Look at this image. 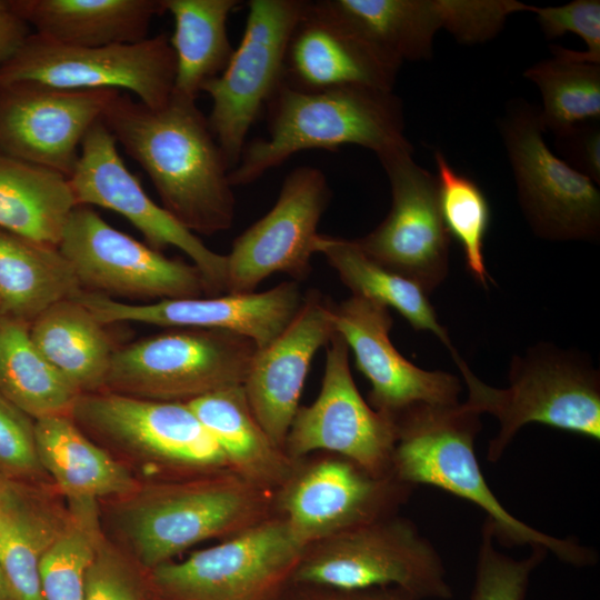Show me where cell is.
I'll list each match as a JSON object with an SVG mask.
<instances>
[{
	"label": "cell",
	"mask_w": 600,
	"mask_h": 600,
	"mask_svg": "<svg viewBox=\"0 0 600 600\" xmlns=\"http://www.w3.org/2000/svg\"><path fill=\"white\" fill-rule=\"evenodd\" d=\"M101 122L149 176L162 207L193 233L231 228L234 196L230 168L196 99L172 92L150 108L119 92Z\"/></svg>",
	"instance_id": "1"
},
{
	"label": "cell",
	"mask_w": 600,
	"mask_h": 600,
	"mask_svg": "<svg viewBox=\"0 0 600 600\" xmlns=\"http://www.w3.org/2000/svg\"><path fill=\"white\" fill-rule=\"evenodd\" d=\"M396 443L392 476L412 488L429 484L482 509L503 546L540 547L560 561L588 567L597 562L594 550L572 538L541 532L511 514L486 482L474 453L480 416L460 402L417 403L394 418Z\"/></svg>",
	"instance_id": "2"
},
{
	"label": "cell",
	"mask_w": 600,
	"mask_h": 600,
	"mask_svg": "<svg viewBox=\"0 0 600 600\" xmlns=\"http://www.w3.org/2000/svg\"><path fill=\"white\" fill-rule=\"evenodd\" d=\"M267 107L268 136L244 147L229 172L232 187L253 182L303 150L356 144L379 157L413 149L404 136L402 102L392 91L358 86L304 91L281 83Z\"/></svg>",
	"instance_id": "3"
},
{
	"label": "cell",
	"mask_w": 600,
	"mask_h": 600,
	"mask_svg": "<svg viewBox=\"0 0 600 600\" xmlns=\"http://www.w3.org/2000/svg\"><path fill=\"white\" fill-rule=\"evenodd\" d=\"M452 357L468 388L466 408L499 421L488 446L489 461H499L518 431L531 422L600 439L599 373L577 354L539 346L514 357L507 388L483 383L457 352Z\"/></svg>",
	"instance_id": "4"
},
{
	"label": "cell",
	"mask_w": 600,
	"mask_h": 600,
	"mask_svg": "<svg viewBox=\"0 0 600 600\" xmlns=\"http://www.w3.org/2000/svg\"><path fill=\"white\" fill-rule=\"evenodd\" d=\"M292 574L339 591L396 586L413 600L453 596L437 549L397 513L309 546Z\"/></svg>",
	"instance_id": "5"
},
{
	"label": "cell",
	"mask_w": 600,
	"mask_h": 600,
	"mask_svg": "<svg viewBox=\"0 0 600 600\" xmlns=\"http://www.w3.org/2000/svg\"><path fill=\"white\" fill-rule=\"evenodd\" d=\"M257 350L252 340L232 332L174 328L116 349L104 388L188 402L242 384Z\"/></svg>",
	"instance_id": "6"
},
{
	"label": "cell",
	"mask_w": 600,
	"mask_h": 600,
	"mask_svg": "<svg viewBox=\"0 0 600 600\" xmlns=\"http://www.w3.org/2000/svg\"><path fill=\"white\" fill-rule=\"evenodd\" d=\"M272 497L232 472L173 486L131 510L129 537L140 561L154 568L203 540L232 537L271 517Z\"/></svg>",
	"instance_id": "7"
},
{
	"label": "cell",
	"mask_w": 600,
	"mask_h": 600,
	"mask_svg": "<svg viewBox=\"0 0 600 600\" xmlns=\"http://www.w3.org/2000/svg\"><path fill=\"white\" fill-rule=\"evenodd\" d=\"M176 58L167 34L140 42L76 47L32 32L0 70V86L33 82L69 90L113 89L159 108L170 99Z\"/></svg>",
	"instance_id": "8"
},
{
	"label": "cell",
	"mask_w": 600,
	"mask_h": 600,
	"mask_svg": "<svg viewBox=\"0 0 600 600\" xmlns=\"http://www.w3.org/2000/svg\"><path fill=\"white\" fill-rule=\"evenodd\" d=\"M306 0H251L242 39L224 68L207 82L208 122L230 170L240 161L248 132L282 83L290 37Z\"/></svg>",
	"instance_id": "9"
},
{
	"label": "cell",
	"mask_w": 600,
	"mask_h": 600,
	"mask_svg": "<svg viewBox=\"0 0 600 600\" xmlns=\"http://www.w3.org/2000/svg\"><path fill=\"white\" fill-rule=\"evenodd\" d=\"M519 203L533 232L549 240H596L600 192L544 141L539 110L512 101L499 121Z\"/></svg>",
	"instance_id": "10"
},
{
	"label": "cell",
	"mask_w": 600,
	"mask_h": 600,
	"mask_svg": "<svg viewBox=\"0 0 600 600\" xmlns=\"http://www.w3.org/2000/svg\"><path fill=\"white\" fill-rule=\"evenodd\" d=\"M58 248L87 292L149 302L206 297L196 266L117 230L91 207L72 210Z\"/></svg>",
	"instance_id": "11"
},
{
	"label": "cell",
	"mask_w": 600,
	"mask_h": 600,
	"mask_svg": "<svg viewBox=\"0 0 600 600\" xmlns=\"http://www.w3.org/2000/svg\"><path fill=\"white\" fill-rule=\"evenodd\" d=\"M320 392L300 406L288 431L284 452L293 460L314 451L343 457L374 477H393L396 423L360 394L349 364V347L334 332L327 343Z\"/></svg>",
	"instance_id": "12"
},
{
	"label": "cell",
	"mask_w": 600,
	"mask_h": 600,
	"mask_svg": "<svg viewBox=\"0 0 600 600\" xmlns=\"http://www.w3.org/2000/svg\"><path fill=\"white\" fill-rule=\"evenodd\" d=\"M304 547L279 517L153 568L157 586L178 600H259L293 573Z\"/></svg>",
	"instance_id": "13"
},
{
	"label": "cell",
	"mask_w": 600,
	"mask_h": 600,
	"mask_svg": "<svg viewBox=\"0 0 600 600\" xmlns=\"http://www.w3.org/2000/svg\"><path fill=\"white\" fill-rule=\"evenodd\" d=\"M77 206L100 207L126 218L161 251L174 247L200 271L206 297L226 291L227 257L209 249L144 191L140 180L124 164L114 137L99 121L82 140L79 159L68 178Z\"/></svg>",
	"instance_id": "14"
},
{
	"label": "cell",
	"mask_w": 600,
	"mask_h": 600,
	"mask_svg": "<svg viewBox=\"0 0 600 600\" xmlns=\"http://www.w3.org/2000/svg\"><path fill=\"white\" fill-rule=\"evenodd\" d=\"M412 151L378 157L389 179L391 208L376 229L353 241L369 258L429 293L447 277L451 237L440 213L436 176L413 160Z\"/></svg>",
	"instance_id": "15"
},
{
	"label": "cell",
	"mask_w": 600,
	"mask_h": 600,
	"mask_svg": "<svg viewBox=\"0 0 600 600\" xmlns=\"http://www.w3.org/2000/svg\"><path fill=\"white\" fill-rule=\"evenodd\" d=\"M331 199L324 173L313 167H298L284 178L274 206L246 229L227 257L228 293L254 292L274 273L293 281L311 273L318 226Z\"/></svg>",
	"instance_id": "16"
},
{
	"label": "cell",
	"mask_w": 600,
	"mask_h": 600,
	"mask_svg": "<svg viewBox=\"0 0 600 600\" xmlns=\"http://www.w3.org/2000/svg\"><path fill=\"white\" fill-rule=\"evenodd\" d=\"M412 490L394 477H374L352 461L331 456L294 466L278 489L281 518L304 547L357 526L397 513Z\"/></svg>",
	"instance_id": "17"
},
{
	"label": "cell",
	"mask_w": 600,
	"mask_h": 600,
	"mask_svg": "<svg viewBox=\"0 0 600 600\" xmlns=\"http://www.w3.org/2000/svg\"><path fill=\"white\" fill-rule=\"evenodd\" d=\"M70 417L100 437L164 464L232 472L222 451L186 402L97 391L80 394Z\"/></svg>",
	"instance_id": "18"
},
{
	"label": "cell",
	"mask_w": 600,
	"mask_h": 600,
	"mask_svg": "<svg viewBox=\"0 0 600 600\" xmlns=\"http://www.w3.org/2000/svg\"><path fill=\"white\" fill-rule=\"evenodd\" d=\"M119 92L0 86V151L69 178L82 140Z\"/></svg>",
	"instance_id": "19"
},
{
	"label": "cell",
	"mask_w": 600,
	"mask_h": 600,
	"mask_svg": "<svg viewBox=\"0 0 600 600\" xmlns=\"http://www.w3.org/2000/svg\"><path fill=\"white\" fill-rule=\"evenodd\" d=\"M303 297L299 283L288 281L263 292L147 303L120 301L87 291L76 299L104 326L138 322L169 328L221 330L243 336L261 349L292 321Z\"/></svg>",
	"instance_id": "20"
},
{
	"label": "cell",
	"mask_w": 600,
	"mask_h": 600,
	"mask_svg": "<svg viewBox=\"0 0 600 600\" xmlns=\"http://www.w3.org/2000/svg\"><path fill=\"white\" fill-rule=\"evenodd\" d=\"M332 321L352 350L357 368L370 382L369 404L378 412L394 419L417 403L459 402L458 377L423 370L394 348L389 334L393 321L383 304L351 296L332 306Z\"/></svg>",
	"instance_id": "21"
},
{
	"label": "cell",
	"mask_w": 600,
	"mask_h": 600,
	"mask_svg": "<svg viewBox=\"0 0 600 600\" xmlns=\"http://www.w3.org/2000/svg\"><path fill=\"white\" fill-rule=\"evenodd\" d=\"M332 306L318 290L308 291L287 328L256 351L243 380L254 418L282 450L312 359L336 332Z\"/></svg>",
	"instance_id": "22"
},
{
	"label": "cell",
	"mask_w": 600,
	"mask_h": 600,
	"mask_svg": "<svg viewBox=\"0 0 600 600\" xmlns=\"http://www.w3.org/2000/svg\"><path fill=\"white\" fill-rule=\"evenodd\" d=\"M400 67L317 1H309L288 43L282 83L304 91L349 86L392 91Z\"/></svg>",
	"instance_id": "23"
},
{
	"label": "cell",
	"mask_w": 600,
	"mask_h": 600,
	"mask_svg": "<svg viewBox=\"0 0 600 600\" xmlns=\"http://www.w3.org/2000/svg\"><path fill=\"white\" fill-rule=\"evenodd\" d=\"M383 53L402 64L432 56L436 33L459 28V0H319Z\"/></svg>",
	"instance_id": "24"
},
{
	"label": "cell",
	"mask_w": 600,
	"mask_h": 600,
	"mask_svg": "<svg viewBox=\"0 0 600 600\" xmlns=\"http://www.w3.org/2000/svg\"><path fill=\"white\" fill-rule=\"evenodd\" d=\"M34 33L58 43L104 47L140 42L162 0H10Z\"/></svg>",
	"instance_id": "25"
},
{
	"label": "cell",
	"mask_w": 600,
	"mask_h": 600,
	"mask_svg": "<svg viewBox=\"0 0 600 600\" xmlns=\"http://www.w3.org/2000/svg\"><path fill=\"white\" fill-rule=\"evenodd\" d=\"M186 403L213 438L234 474L272 492L289 479L297 461L277 447L259 424L242 384Z\"/></svg>",
	"instance_id": "26"
},
{
	"label": "cell",
	"mask_w": 600,
	"mask_h": 600,
	"mask_svg": "<svg viewBox=\"0 0 600 600\" xmlns=\"http://www.w3.org/2000/svg\"><path fill=\"white\" fill-rule=\"evenodd\" d=\"M82 291L58 247L0 229V317L30 326L52 304Z\"/></svg>",
	"instance_id": "27"
},
{
	"label": "cell",
	"mask_w": 600,
	"mask_h": 600,
	"mask_svg": "<svg viewBox=\"0 0 600 600\" xmlns=\"http://www.w3.org/2000/svg\"><path fill=\"white\" fill-rule=\"evenodd\" d=\"M29 332L47 361L81 394L104 388L116 349L106 326L76 298L49 307Z\"/></svg>",
	"instance_id": "28"
},
{
	"label": "cell",
	"mask_w": 600,
	"mask_h": 600,
	"mask_svg": "<svg viewBox=\"0 0 600 600\" xmlns=\"http://www.w3.org/2000/svg\"><path fill=\"white\" fill-rule=\"evenodd\" d=\"M76 207L67 177L0 151V229L58 247Z\"/></svg>",
	"instance_id": "29"
},
{
	"label": "cell",
	"mask_w": 600,
	"mask_h": 600,
	"mask_svg": "<svg viewBox=\"0 0 600 600\" xmlns=\"http://www.w3.org/2000/svg\"><path fill=\"white\" fill-rule=\"evenodd\" d=\"M33 436L40 464L78 502H92L133 489L129 472L91 442L71 417L38 419Z\"/></svg>",
	"instance_id": "30"
},
{
	"label": "cell",
	"mask_w": 600,
	"mask_h": 600,
	"mask_svg": "<svg viewBox=\"0 0 600 600\" xmlns=\"http://www.w3.org/2000/svg\"><path fill=\"white\" fill-rule=\"evenodd\" d=\"M174 21L169 38L176 58L173 92L197 99L202 87L218 77L232 53L227 23L237 0H162Z\"/></svg>",
	"instance_id": "31"
},
{
	"label": "cell",
	"mask_w": 600,
	"mask_h": 600,
	"mask_svg": "<svg viewBox=\"0 0 600 600\" xmlns=\"http://www.w3.org/2000/svg\"><path fill=\"white\" fill-rule=\"evenodd\" d=\"M316 253L322 254L352 296L397 310L416 330H428L456 352L439 323L428 292L416 281L398 274L369 258L353 240L319 234Z\"/></svg>",
	"instance_id": "32"
},
{
	"label": "cell",
	"mask_w": 600,
	"mask_h": 600,
	"mask_svg": "<svg viewBox=\"0 0 600 600\" xmlns=\"http://www.w3.org/2000/svg\"><path fill=\"white\" fill-rule=\"evenodd\" d=\"M29 327L0 317V394L34 420L70 417L81 393L37 349Z\"/></svg>",
	"instance_id": "33"
},
{
	"label": "cell",
	"mask_w": 600,
	"mask_h": 600,
	"mask_svg": "<svg viewBox=\"0 0 600 600\" xmlns=\"http://www.w3.org/2000/svg\"><path fill=\"white\" fill-rule=\"evenodd\" d=\"M61 528L44 510L0 483V569L14 600H42L40 561Z\"/></svg>",
	"instance_id": "34"
},
{
	"label": "cell",
	"mask_w": 600,
	"mask_h": 600,
	"mask_svg": "<svg viewBox=\"0 0 600 600\" xmlns=\"http://www.w3.org/2000/svg\"><path fill=\"white\" fill-rule=\"evenodd\" d=\"M551 51L553 58L531 66L523 76L540 90L543 130L558 137L600 119V64L572 59L559 46Z\"/></svg>",
	"instance_id": "35"
},
{
	"label": "cell",
	"mask_w": 600,
	"mask_h": 600,
	"mask_svg": "<svg viewBox=\"0 0 600 600\" xmlns=\"http://www.w3.org/2000/svg\"><path fill=\"white\" fill-rule=\"evenodd\" d=\"M440 213L450 234L460 243L468 271L483 287L489 274L483 247L490 224L488 199L476 181L458 172L440 151L434 152Z\"/></svg>",
	"instance_id": "36"
},
{
	"label": "cell",
	"mask_w": 600,
	"mask_h": 600,
	"mask_svg": "<svg viewBox=\"0 0 600 600\" xmlns=\"http://www.w3.org/2000/svg\"><path fill=\"white\" fill-rule=\"evenodd\" d=\"M91 520L62 526L39 566L42 600H83L89 570L97 558Z\"/></svg>",
	"instance_id": "37"
},
{
	"label": "cell",
	"mask_w": 600,
	"mask_h": 600,
	"mask_svg": "<svg viewBox=\"0 0 600 600\" xmlns=\"http://www.w3.org/2000/svg\"><path fill=\"white\" fill-rule=\"evenodd\" d=\"M493 540V527L486 518L470 600H524L530 576L548 550L534 547L528 557L517 560L498 551Z\"/></svg>",
	"instance_id": "38"
},
{
	"label": "cell",
	"mask_w": 600,
	"mask_h": 600,
	"mask_svg": "<svg viewBox=\"0 0 600 600\" xmlns=\"http://www.w3.org/2000/svg\"><path fill=\"white\" fill-rule=\"evenodd\" d=\"M543 34L553 39L567 32L579 36L586 43V51L566 49L572 59L600 64V1L574 0L556 7L532 6Z\"/></svg>",
	"instance_id": "39"
},
{
	"label": "cell",
	"mask_w": 600,
	"mask_h": 600,
	"mask_svg": "<svg viewBox=\"0 0 600 600\" xmlns=\"http://www.w3.org/2000/svg\"><path fill=\"white\" fill-rule=\"evenodd\" d=\"M39 466L33 424L0 397V469L11 474H27Z\"/></svg>",
	"instance_id": "40"
},
{
	"label": "cell",
	"mask_w": 600,
	"mask_h": 600,
	"mask_svg": "<svg viewBox=\"0 0 600 600\" xmlns=\"http://www.w3.org/2000/svg\"><path fill=\"white\" fill-rule=\"evenodd\" d=\"M558 149L564 161L600 183V127L599 120L588 121L573 127L568 132L556 137Z\"/></svg>",
	"instance_id": "41"
},
{
	"label": "cell",
	"mask_w": 600,
	"mask_h": 600,
	"mask_svg": "<svg viewBox=\"0 0 600 600\" xmlns=\"http://www.w3.org/2000/svg\"><path fill=\"white\" fill-rule=\"evenodd\" d=\"M129 581L109 559L97 554L86 584L83 600H133Z\"/></svg>",
	"instance_id": "42"
},
{
	"label": "cell",
	"mask_w": 600,
	"mask_h": 600,
	"mask_svg": "<svg viewBox=\"0 0 600 600\" xmlns=\"http://www.w3.org/2000/svg\"><path fill=\"white\" fill-rule=\"evenodd\" d=\"M10 0H0V70L18 53L32 33Z\"/></svg>",
	"instance_id": "43"
},
{
	"label": "cell",
	"mask_w": 600,
	"mask_h": 600,
	"mask_svg": "<svg viewBox=\"0 0 600 600\" xmlns=\"http://www.w3.org/2000/svg\"><path fill=\"white\" fill-rule=\"evenodd\" d=\"M387 587L369 588L354 591H341L336 600H413L400 589L387 590Z\"/></svg>",
	"instance_id": "44"
},
{
	"label": "cell",
	"mask_w": 600,
	"mask_h": 600,
	"mask_svg": "<svg viewBox=\"0 0 600 600\" xmlns=\"http://www.w3.org/2000/svg\"><path fill=\"white\" fill-rule=\"evenodd\" d=\"M0 600H14L1 569H0Z\"/></svg>",
	"instance_id": "45"
},
{
	"label": "cell",
	"mask_w": 600,
	"mask_h": 600,
	"mask_svg": "<svg viewBox=\"0 0 600 600\" xmlns=\"http://www.w3.org/2000/svg\"><path fill=\"white\" fill-rule=\"evenodd\" d=\"M1 482H2V481L0 480V483H1Z\"/></svg>",
	"instance_id": "46"
},
{
	"label": "cell",
	"mask_w": 600,
	"mask_h": 600,
	"mask_svg": "<svg viewBox=\"0 0 600 600\" xmlns=\"http://www.w3.org/2000/svg\"><path fill=\"white\" fill-rule=\"evenodd\" d=\"M0 397H2V396L0 394Z\"/></svg>",
	"instance_id": "47"
},
{
	"label": "cell",
	"mask_w": 600,
	"mask_h": 600,
	"mask_svg": "<svg viewBox=\"0 0 600 600\" xmlns=\"http://www.w3.org/2000/svg\"><path fill=\"white\" fill-rule=\"evenodd\" d=\"M133 600H136V599H133Z\"/></svg>",
	"instance_id": "48"
}]
</instances>
